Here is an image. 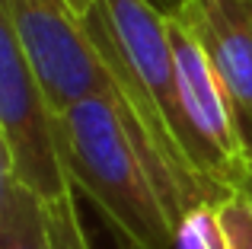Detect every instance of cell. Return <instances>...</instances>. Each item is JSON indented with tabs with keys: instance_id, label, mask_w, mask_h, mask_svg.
I'll use <instances>...</instances> for the list:
<instances>
[{
	"instance_id": "cell-1",
	"label": "cell",
	"mask_w": 252,
	"mask_h": 249,
	"mask_svg": "<svg viewBox=\"0 0 252 249\" xmlns=\"http://www.w3.org/2000/svg\"><path fill=\"white\" fill-rule=\"evenodd\" d=\"M58 144L74 192L125 249H176L189 208L122 96H90L61 112Z\"/></svg>"
},
{
	"instance_id": "cell-2",
	"label": "cell",
	"mask_w": 252,
	"mask_h": 249,
	"mask_svg": "<svg viewBox=\"0 0 252 249\" xmlns=\"http://www.w3.org/2000/svg\"><path fill=\"white\" fill-rule=\"evenodd\" d=\"M0 173L38 195L45 205L74 198L58 144V115L38 87L16 32L0 16Z\"/></svg>"
},
{
	"instance_id": "cell-3",
	"label": "cell",
	"mask_w": 252,
	"mask_h": 249,
	"mask_svg": "<svg viewBox=\"0 0 252 249\" xmlns=\"http://www.w3.org/2000/svg\"><path fill=\"white\" fill-rule=\"evenodd\" d=\"M0 16L16 32L55 115L90 96H118L83 19L64 0H0Z\"/></svg>"
},
{
	"instance_id": "cell-4",
	"label": "cell",
	"mask_w": 252,
	"mask_h": 249,
	"mask_svg": "<svg viewBox=\"0 0 252 249\" xmlns=\"http://www.w3.org/2000/svg\"><path fill=\"white\" fill-rule=\"evenodd\" d=\"M176 19L208 55L252 169V0H185Z\"/></svg>"
},
{
	"instance_id": "cell-5",
	"label": "cell",
	"mask_w": 252,
	"mask_h": 249,
	"mask_svg": "<svg viewBox=\"0 0 252 249\" xmlns=\"http://www.w3.org/2000/svg\"><path fill=\"white\" fill-rule=\"evenodd\" d=\"M0 249H55L48 205L10 173H0Z\"/></svg>"
},
{
	"instance_id": "cell-6",
	"label": "cell",
	"mask_w": 252,
	"mask_h": 249,
	"mask_svg": "<svg viewBox=\"0 0 252 249\" xmlns=\"http://www.w3.org/2000/svg\"><path fill=\"white\" fill-rule=\"evenodd\" d=\"M176 249H230L220 218H217V205L204 201L185 211L176 230Z\"/></svg>"
},
{
	"instance_id": "cell-7",
	"label": "cell",
	"mask_w": 252,
	"mask_h": 249,
	"mask_svg": "<svg viewBox=\"0 0 252 249\" xmlns=\"http://www.w3.org/2000/svg\"><path fill=\"white\" fill-rule=\"evenodd\" d=\"M217 218L230 249H252V186L223 195L217 201Z\"/></svg>"
},
{
	"instance_id": "cell-8",
	"label": "cell",
	"mask_w": 252,
	"mask_h": 249,
	"mask_svg": "<svg viewBox=\"0 0 252 249\" xmlns=\"http://www.w3.org/2000/svg\"><path fill=\"white\" fill-rule=\"evenodd\" d=\"M51 240L55 249H93L90 237H86L80 214H77V198L61 201V205H51Z\"/></svg>"
},
{
	"instance_id": "cell-9",
	"label": "cell",
	"mask_w": 252,
	"mask_h": 249,
	"mask_svg": "<svg viewBox=\"0 0 252 249\" xmlns=\"http://www.w3.org/2000/svg\"><path fill=\"white\" fill-rule=\"evenodd\" d=\"M147 3H150V6H157L163 16H179V10H182L185 0H147Z\"/></svg>"
},
{
	"instance_id": "cell-10",
	"label": "cell",
	"mask_w": 252,
	"mask_h": 249,
	"mask_svg": "<svg viewBox=\"0 0 252 249\" xmlns=\"http://www.w3.org/2000/svg\"><path fill=\"white\" fill-rule=\"evenodd\" d=\"M64 3H67V6H70V10H74V13H77V16H80V19H83V16H86V13H90V10H93V6H96V0H64Z\"/></svg>"
}]
</instances>
